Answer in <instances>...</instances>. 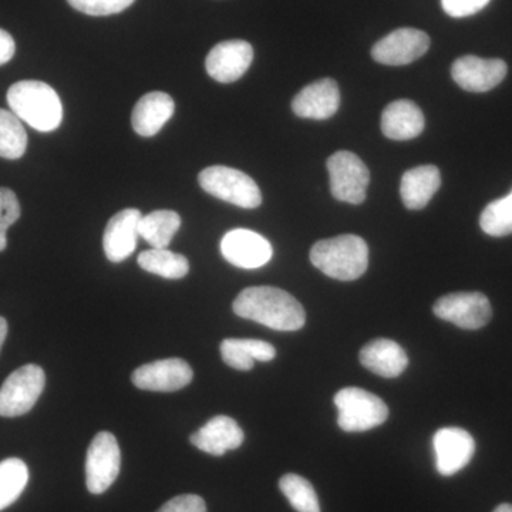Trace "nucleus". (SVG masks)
<instances>
[{
    "label": "nucleus",
    "instance_id": "obj_36",
    "mask_svg": "<svg viewBox=\"0 0 512 512\" xmlns=\"http://www.w3.org/2000/svg\"><path fill=\"white\" fill-rule=\"evenodd\" d=\"M494 512H512V504H501L495 508Z\"/></svg>",
    "mask_w": 512,
    "mask_h": 512
},
{
    "label": "nucleus",
    "instance_id": "obj_17",
    "mask_svg": "<svg viewBox=\"0 0 512 512\" xmlns=\"http://www.w3.org/2000/svg\"><path fill=\"white\" fill-rule=\"evenodd\" d=\"M340 106L338 83L333 79L313 82L296 94L292 110L301 119L328 120Z\"/></svg>",
    "mask_w": 512,
    "mask_h": 512
},
{
    "label": "nucleus",
    "instance_id": "obj_28",
    "mask_svg": "<svg viewBox=\"0 0 512 512\" xmlns=\"http://www.w3.org/2000/svg\"><path fill=\"white\" fill-rule=\"evenodd\" d=\"M282 494L288 498L293 510L298 512H320V504L315 488L306 478L298 474H286L279 480Z\"/></svg>",
    "mask_w": 512,
    "mask_h": 512
},
{
    "label": "nucleus",
    "instance_id": "obj_30",
    "mask_svg": "<svg viewBox=\"0 0 512 512\" xmlns=\"http://www.w3.org/2000/svg\"><path fill=\"white\" fill-rule=\"evenodd\" d=\"M20 204L15 192L0 188V252L8 247V229L20 218Z\"/></svg>",
    "mask_w": 512,
    "mask_h": 512
},
{
    "label": "nucleus",
    "instance_id": "obj_3",
    "mask_svg": "<svg viewBox=\"0 0 512 512\" xmlns=\"http://www.w3.org/2000/svg\"><path fill=\"white\" fill-rule=\"evenodd\" d=\"M313 266L338 281H356L367 271L369 248L365 239L356 235L323 239L311 251Z\"/></svg>",
    "mask_w": 512,
    "mask_h": 512
},
{
    "label": "nucleus",
    "instance_id": "obj_16",
    "mask_svg": "<svg viewBox=\"0 0 512 512\" xmlns=\"http://www.w3.org/2000/svg\"><path fill=\"white\" fill-rule=\"evenodd\" d=\"M141 214L136 208H127L110 218L104 231L103 248L107 259L114 264L126 261L137 248L138 224Z\"/></svg>",
    "mask_w": 512,
    "mask_h": 512
},
{
    "label": "nucleus",
    "instance_id": "obj_14",
    "mask_svg": "<svg viewBox=\"0 0 512 512\" xmlns=\"http://www.w3.org/2000/svg\"><path fill=\"white\" fill-rule=\"evenodd\" d=\"M507 63L501 59H481L477 56H463L451 67L454 82L471 93H485L493 90L507 76Z\"/></svg>",
    "mask_w": 512,
    "mask_h": 512
},
{
    "label": "nucleus",
    "instance_id": "obj_31",
    "mask_svg": "<svg viewBox=\"0 0 512 512\" xmlns=\"http://www.w3.org/2000/svg\"><path fill=\"white\" fill-rule=\"evenodd\" d=\"M73 9L89 16H110L130 8L136 0H67Z\"/></svg>",
    "mask_w": 512,
    "mask_h": 512
},
{
    "label": "nucleus",
    "instance_id": "obj_7",
    "mask_svg": "<svg viewBox=\"0 0 512 512\" xmlns=\"http://www.w3.org/2000/svg\"><path fill=\"white\" fill-rule=\"evenodd\" d=\"M330 191L338 201L359 205L366 200L370 173L366 164L350 151H338L328 160Z\"/></svg>",
    "mask_w": 512,
    "mask_h": 512
},
{
    "label": "nucleus",
    "instance_id": "obj_5",
    "mask_svg": "<svg viewBox=\"0 0 512 512\" xmlns=\"http://www.w3.org/2000/svg\"><path fill=\"white\" fill-rule=\"evenodd\" d=\"M202 190L237 207L252 210L262 204V194L258 184L249 175L235 168L214 165L205 168L198 175Z\"/></svg>",
    "mask_w": 512,
    "mask_h": 512
},
{
    "label": "nucleus",
    "instance_id": "obj_23",
    "mask_svg": "<svg viewBox=\"0 0 512 512\" xmlns=\"http://www.w3.org/2000/svg\"><path fill=\"white\" fill-rule=\"evenodd\" d=\"M220 350L225 365L241 372L254 369L255 362H271L276 356L271 343L258 339H225Z\"/></svg>",
    "mask_w": 512,
    "mask_h": 512
},
{
    "label": "nucleus",
    "instance_id": "obj_18",
    "mask_svg": "<svg viewBox=\"0 0 512 512\" xmlns=\"http://www.w3.org/2000/svg\"><path fill=\"white\" fill-rule=\"evenodd\" d=\"M245 434L231 417L217 416L190 437L198 450L221 457L227 451L237 450L244 443Z\"/></svg>",
    "mask_w": 512,
    "mask_h": 512
},
{
    "label": "nucleus",
    "instance_id": "obj_10",
    "mask_svg": "<svg viewBox=\"0 0 512 512\" xmlns=\"http://www.w3.org/2000/svg\"><path fill=\"white\" fill-rule=\"evenodd\" d=\"M222 256L229 264L242 269L262 268L274 256L271 242L251 229L237 228L224 235Z\"/></svg>",
    "mask_w": 512,
    "mask_h": 512
},
{
    "label": "nucleus",
    "instance_id": "obj_33",
    "mask_svg": "<svg viewBox=\"0 0 512 512\" xmlns=\"http://www.w3.org/2000/svg\"><path fill=\"white\" fill-rule=\"evenodd\" d=\"M157 512H207V505L200 495H178L167 501Z\"/></svg>",
    "mask_w": 512,
    "mask_h": 512
},
{
    "label": "nucleus",
    "instance_id": "obj_24",
    "mask_svg": "<svg viewBox=\"0 0 512 512\" xmlns=\"http://www.w3.org/2000/svg\"><path fill=\"white\" fill-rule=\"evenodd\" d=\"M181 228V217L175 211L158 210L143 215L138 224V235L151 245V248L165 249L173 241Z\"/></svg>",
    "mask_w": 512,
    "mask_h": 512
},
{
    "label": "nucleus",
    "instance_id": "obj_9",
    "mask_svg": "<svg viewBox=\"0 0 512 512\" xmlns=\"http://www.w3.org/2000/svg\"><path fill=\"white\" fill-rule=\"evenodd\" d=\"M433 312L437 318L466 330L483 328L493 316L490 301L480 292L450 293L434 303Z\"/></svg>",
    "mask_w": 512,
    "mask_h": 512
},
{
    "label": "nucleus",
    "instance_id": "obj_21",
    "mask_svg": "<svg viewBox=\"0 0 512 512\" xmlns=\"http://www.w3.org/2000/svg\"><path fill=\"white\" fill-rule=\"evenodd\" d=\"M424 116L417 104L410 100H397L383 111L382 131L390 140H412L423 133Z\"/></svg>",
    "mask_w": 512,
    "mask_h": 512
},
{
    "label": "nucleus",
    "instance_id": "obj_2",
    "mask_svg": "<svg viewBox=\"0 0 512 512\" xmlns=\"http://www.w3.org/2000/svg\"><path fill=\"white\" fill-rule=\"evenodd\" d=\"M8 104L20 120L42 133L55 131L62 124V101L49 84L37 80L15 83L8 90Z\"/></svg>",
    "mask_w": 512,
    "mask_h": 512
},
{
    "label": "nucleus",
    "instance_id": "obj_22",
    "mask_svg": "<svg viewBox=\"0 0 512 512\" xmlns=\"http://www.w3.org/2000/svg\"><path fill=\"white\" fill-rule=\"evenodd\" d=\"M441 174L436 165H420L406 171L400 184V195L409 210H423L439 191Z\"/></svg>",
    "mask_w": 512,
    "mask_h": 512
},
{
    "label": "nucleus",
    "instance_id": "obj_11",
    "mask_svg": "<svg viewBox=\"0 0 512 512\" xmlns=\"http://www.w3.org/2000/svg\"><path fill=\"white\" fill-rule=\"evenodd\" d=\"M436 468L444 477L460 473L470 464L476 453V441L467 430L460 427H444L434 434Z\"/></svg>",
    "mask_w": 512,
    "mask_h": 512
},
{
    "label": "nucleus",
    "instance_id": "obj_29",
    "mask_svg": "<svg viewBox=\"0 0 512 512\" xmlns=\"http://www.w3.org/2000/svg\"><path fill=\"white\" fill-rule=\"evenodd\" d=\"M481 229L490 237L512 234V191L507 197L490 202L480 217Z\"/></svg>",
    "mask_w": 512,
    "mask_h": 512
},
{
    "label": "nucleus",
    "instance_id": "obj_15",
    "mask_svg": "<svg viewBox=\"0 0 512 512\" xmlns=\"http://www.w3.org/2000/svg\"><path fill=\"white\" fill-rule=\"evenodd\" d=\"M254 49L245 40L218 43L205 60L207 73L220 83H234L251 67Z\"/></svg>",
    "mask_w": 512,
    "mask_h": 512
},
{
    "label": "nucleus",
    "instance_id": "obj_12",
    "mask_svg": "<svg viewBox=\"0 0 512 512\" xmlns=\"http://www.w3.org/2000/svg\"><path fill=\"white\" fill-rule=\"evenodd\" d=\"M429 47L430 37L423 30L397 29L373 46L372 57L386 66H404L426 55Z\"/></svg>",
    "mask_w": 512,
    "mask_h": 512
},
{
    "label": "nucleus",
    "instance_id": "obj_27",
    "mask_svg": "<svg viewBox=\"0 0 512 512\" xmlns=\"http://www.w3.org/2000/svg\"><path fill=\"white\" fill-rule=\"evenodd\" d=\"M28 148V134L13 111L0 109V157L22 158Z\"/></svg>",
    "mask_w": 512,
    "mask_h": 512
},
{
    "label": "nucleus",
    "instance_id": "obj_6",
    "mask_svg": "<svg viewBox=\"0 0 512 512\" xmlns=\"http://www.w3.org/2000/svg\"><path fill=\"white\" fill-rule=\"evenodd\" d=\"M45 370L25 365L15 370L0 387V416L19 417L29 413L45 390Z\"/></svg>",
    "mask_w": 512,
    "mask_h": 512
},
{
    "label": "nucleus",
    "instance_id": "obj_1",
    "mask_svg": "<svg viewBox=\"0 0 512 512\" xmlns=\"http://www.w3.org/2000/svg\"><path fill=\"white\" fill-rule=\"evenodd\" d=\"M234 312L239 318L254 320L266 328L279 332H295L306 322L301 302L274 286H252L244 289L234 301Z\"/></svg>",
    "mask_w": 512,
    "mask_h": 512
},
{
    "label": "nucleus",
    "instance_id": "obj_19",
    "mask_svg": "<svg viewBox=\"0 0 512 512\" xmlns=\"http://www.w3.org/2000/svg\"><path fill=\"white\" fill-rule=\"evenodd\" d=\"M360 363L377 376L393 379L402 375L409 357L399 343L390 339H375L360 350Z\"/></svg>",
    "mask_w": 512,
    "mask_h": 512
},
{
    "label": "nucleus",
    "instance_id": "obj_13",
    "mask_svg": "<svg viewBox=\"0 0 512 512\" xmlns=\"http://www.w3.org/2000/svg\"><path fill=\"white\" fill-rule=\"evenodd\" d=\"M194 372L183 359H164L147 363L134 370V386L148 392H177L192 382Z\"/></svg>",
    "mask_w": 512,
    "mask_h": 512
},
{
    "label": "nucleus",
    "instance_id": "obj_8",
    "mask_svg": "<svg viewBox=\"0 0 512 512\" xmlns=\"http://www.w3.org/2000/svg\"><path fill=\"white\" fill-rule=\"evenodd\" d=\"M121 451L116 437L109 431H100L87 450L86 484L92 494H103L120 474Z\"/></svg>",
    "mask_w": 512,
    "mask_h": 512
},
{
    "label": "nucleus",
    "instance_id": "obj_34",
    "mask_svg": "<svg viewBox=\"0 0 512 512\" xmlns=\"http://www.w3.org/2000/svg\"><path fill=\"white\" fill-rule=\"evenodd\" d=\"M16 52L15 40L6 30L0 29V66L9 63Z\"/></svg>",
    "mask_w": 512,
    "mask_h": 512
},
{
    "label": "nucleus",
    "instance_id": "obj_26",
    "mask_svg": "<svg viewBox=\"0 0 512 512\" xmlns=\"http://www.w3.org/2000/svg\"><path fill=\"white\" fill-rule=\"evenodd\" d=\"M29 483V468L20 458L0 461V511L10 507Z\"/></svg>",
    "mask_w": 512,
    "mask_h": 512
},
{
    "label": "nucleus",
    "instance_id": "obj_32",
    "mask_svg": "<svg viewBox=\"0 0 512 512\" xmlns=\"http://www.w3.org/2000/svg\"><path fill=\"white\" fill-rule=\"evenodd\" d=\"M491 0H441L444 12L451 18H468L481 12Z\"/></svg>",
    "mask_w": 512,
    "mask_h": 512
},
{
    "label": "nucleus",
    "instance_id": "obj_4",
    "mask_svg": "<svg viewBox=\"0 0 512 512\" xmlns=\"http://www.w3.org/2000/svg\"><path fill=\"white\" fill-rule=\"evenodd\" d=\"M333 402L339 413V427L346 433L376 429L389 419L387 404L360 387H345L336 393Z\"/></svg>",
    "mask_w": 512,
    "mask_h": 512
},
{
    "label": "nucleus",
    "instance_id": "obj_20",
    "mask_svg": "<svg viewBox=\"0 0 512 512\" xmlns=\"http://www.w3.org/2000/svg\"><path fill=\"white\" fill-rule=\"evenodd\" d=\"M174 110L175 104L170 94L151 92L138 100L131 124L138 136L153 137L174 116Z\"/></svg>",
    "mask_w": 512,
    "mask_h": 512
},
{
    "label": "nucleus",
    "instance_id": "obj_35",
    "mask_svg": "<svg viewBox=\"0 0 512 512\" xmlns=\"http://www.w3.org/2000/svg\"><path fill=\"white\" fill-rule=\"evenodd\" d=\"M6 336H8V322L0 316V349H2L3 343H5Z\"/></svg>",
    "mask_w": 512,
    "mask_h": 512
},
{
    "label": "nucleus",
    "instance_id": "obj_25",
    "mask_svg": "<svg viewBox=\"0 0 512 512\" xmlns=\"http://www.w3.org/2000/svg\"><path fill=\"white\" fill-rule=\"evenodd\" d=\"M138 265L150 274L165 279H183L190 272V262L184 255L175 254L170 249L151 248L138 255Z\"/></svg>",
    "mask_w": 512,
    "mask_h": 512
}]
</instances>
